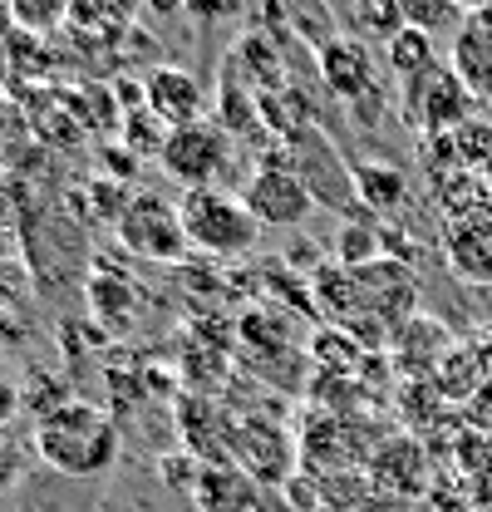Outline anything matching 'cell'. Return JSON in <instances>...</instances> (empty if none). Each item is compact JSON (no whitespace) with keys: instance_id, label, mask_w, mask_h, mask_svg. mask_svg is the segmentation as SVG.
Listing matches in <instances>:
<instances>
[{"instance_id":"cell-13","label":"cell","mask_w":492,"mask_h":512,"mask_svg":"<svg viewBox=\"0 0 492 512\" xmlns=\"http://www.w3.org/2000/svg\"><path fill=\"white\" fill-rule=\"evenodd\" d=\"M256 503H261V483L242 463H202L197 488H192L197 512H256Z\"/></svg>"},{"instance_id":"cell-19","label":"cell","mask_w":492,"mask_h":512,"mask_svg":"<svg viewBox=\"0 0 492 512\" xmlns=\"http://www.w3.org/2000/svg\"><path fill=\"white\" fill-rule=\"evenodd\" d=\"M458 463H463L468 508L492 512V439H463L458 444Z\"/></svg>"},{"instance_id":"cell-8","label":"cell","mask_w":492,"mask_h":512,"mask_svg":"<svg viewBox=\"0 0 492 512\" xmlns=\"http://www.w3.org/2000/svg\"><path fill=\"white\" fill-rule=\"evenodd\" d=\"M468 109H473V89L458 79L453 64H438L429 74L409 79V124H419L424 133H453V128L468 124Z\"/></svg>"},{"instance_id":"cell-27","label":"cell","mask_w":492,"mask_h":512,"mask_svg":"<svg viewBox=\"0 0 492 512\" xmlns=\"http://www.w3.org/2000/svg\"><path fill=\"white\" fill-rule=\"evenodd\" d=\"M20 291H25V271L15 261H0V320L20 306Z\"/></svg>"},{"instance_id":"cell-17","label":"cell","mask_w":492,"mask_h":512,"mask_svg":"<svg viewBox=\"0 0 492 512\" xmlns=\"http://www.w3.org/2000/svg\"><path fill=\"white\" fill-rule=\"evenodd\" d=\"M453 69H458V79H463L473 94H492V35L478 25V20L458 35Z\"/></svg>"},{"instance_id":"cell-21","label":"cell","mask_w":492,"mask_h":512,"mask_svg":"<svg viewBox=\"0 0 492 512\" xmlns=\"http://www.w3.org/2000/svg\"><path fill=\"white\" fill-rule=\"evenodd\" d=\"M5 10H10V25L25 35H50L74 20V0H5Z\"/></svg>"},{"instance_id":"cell-20","label":"cell","mask_w":492,"mask_h":512,"mask_svg":"<svg viewBox=\"0 0 492 512\" xmlns=\"http://www.w3.org/2000/svg\"><path fill=\"white\" fill-rule=\"evenodd\" d=\"M350 20H355L360 40H379V45H389L409 25L404 0H350Z\"/></svg>"},{"instance_id":"cell-23","label":"cell","mask_w":492,"mask_h":512,"mask_svg":"<svg viewBox=\"0 0 492 512\" xmlns=\"http://www.w3.org/2000/svg\"><path fill=\"white\" fill-rule=\"evenodd\" d=\"M340 266H350V271H360L369 261H379V232L374 227H360V222H350L345 232H340Z\"/></svg>"},{"instance_id":"cell-5","label":"cell","mask_w":492,"mask_h":512,"mask_svg":"<svg viewBox=\"0 0 492 512\" xmlns=\"http://www.w3.org/2000/svg\"><path fill=\"white\" fill-rule=\"evenodd\" d=\"M232 463H242L261 488H286L291 473H301L296 468L301 463V448H296V434H286L271 419L232 414Z\"/></svg>"},{"instance_id":"cell-28","label":"cell","mask_w":492,"mask_h":512,"mask_svg":"<svg viewBox=\"0 0 492 512\" xmlns=\"http://www.w3.org/2000/svg\"><path fill=\"white\" fill-rule=\"evenodd\" d=\"M187 15L192 20H202V25H212V20H227V15H237L242 10V0H183Z\"/></svg>"},{"instance_id":"cell-18","label":"cell","mask_w":492,"mask_h":512,"mask_svg":"<svg viewBox=\"0 0 492 512\" xmlns=\"http://www.w3.org/2000/svg\"><path fill=\"white\" fill-rule=\"evenodd\" d=\"M384 64H389L399 79H419V74L438 69L433 35H429V30H419V25H404V30H399V35L384 45Z\"/></svg>"},{"instance_id":"cell-32","label":"cell","mask_w":492,"mask_h":512,"mask_svg":"<svg viewBox=\"0 0 492 512\" xmlns=\"http://www.w3.org/2000/svg\"><path fill=\"white\" fill-rule=\"evenodd\" d=\"M0 261H20V242L10 232H0Z\"/></svg>"},{"instance_id":"cell-31","label":"cell","mask_w":492,"mask_h":512,"mask_svg":"<svg viewBox=\"0 0 492 512\" xmlns=\"http://www.w3.org/2000/svg\"><path fill=\"white\" fill-rule=\"evenodd\" d=\"M394 503H384V498H365V503H325L320 512H389Z\"/></svg>"},{"instance_id":"cell-10","label":"cell","mask_w":492,"mask_h":512,"mask_svg":"<svg viewBox=\"0 0 492 512\" xmlns=\"http://www.w3.org/2000/svg\"><path fill=\"white\" fill-rule=\"evenodd\" d=\"M320 79H325V89H330L335 99H345V104H355V109L379 94V89H374V55H369L365 40H355V35H330V40H320Z\"/></svg>"},{"instance_id":"cell-26","label":"cell","mask_w":492,"mask_h":512,"mask_svg":"<svg viewBox=\"0 0 492 512\" xmlns=\"http://www.w3.org/2000/svg\"><path fill=\"white\" fill-rule=\"evenodd\" d=\"M404 15H409V25H419V30H443L458 10L448 5V0H404Z\"/></svg>"},{"instance_id":"cell-22","label":"cell","mask_w":492,"mask_h":512,"mask_svg":"<svg viewBox=\"0 0 492 512\" xmlns=\"http://www.w3.org/2000/svg\"><path fill=\"white\" fill-rule=\"evenodd\" d=\"M123 143H128V153H138V158H158L163 143H168V124H158L148 109H143V114H123Z\"/></svg>"},{"instance_id":"cell-24","label":"cell","mask_w":492,"mask_h":512,"mask_svg":"<svg viewBox=\"0 0 492 512\" xmlns=\"http://www.w3.org/2000/svg\"><path fill=\"white\" fill-rule=\"evenodd\" d=\"M453 148L463 153V163H483V158H492V124L468 119L463 128H453Z\"/></svg>"},{"instance_id":"cell-1","label":"cell","mask_w":492,"mask_h":512,"mask_svg":"<svg viewBox=\"0 0 492 512\" xmlns=\"http://www.w3.org/2000/svg\"><path fill=\"white\" fill-rule=\"evenodd\" d=\"M35 458L60 473V478H104L119 463V424L89 404V399H64L45 419H35Z\"/></svg>"},{"instance_id":"cell-11","label":"cell","mask_w":492,"mask_h":512,"mask_svg":"<svg viewBox=\"0 0 492 512\" xmlns=\"http://www.w3.org/2000/svg\"><path fill=\"white\" fill-rule=\"evenodd\" d=\"M443 261L463 286H492V212H458L443 232Z\"/></svg>"},{"instance_id":"cell-12","label":"cell","mask_w":492,"mask_h":512,"mask_svg":"<svg viewBox=\"0 0 492 512\" xmlns=\"http://www.w3.org/2000/svg\"><path fill=\"white\" fill-rule=\"evenodd\" d=\"M178 429L183 448L197 463H232V414L207 394H178Z\"/></svg>"},{"instance_id":"cell-3","label":"cell","mask_w":492,"mask_h":512,"mask_svg":"<svg viewBox=\"0 0 492 512\" xmlns=\"http://www.w3.org/2000/svg\"><path fill=\"white\" fill-rule=\"evenodd\" d=\"M114 232H119L123 252L143 256V261H183L192 252L178 202L148 188H138L128 197V207H123V217L114 222Z\"/></svg>"},{"instance_id":"cell-16","label":"cell","mask_w":492,"mask_h":512,"mask_svg":"<svg viewBox=\"0 0 492 512\" xmlns=\"http://www.w3.org/2000/svg\"><path fill=\"white\" fill-rule=\"evenodd\" d=\"M35 217H40V202H35L30 183L20 178V168H0V232L30 242Z\"/></svg>"},{"instance_id":"cell-7","label":"cell","mask_w":492,"mask_h":512,"mask_svg":"<svg viewBox=\"0 0 492 512\" xmlns=\"http://www.w3.org/2000/svg\"><path fill=\"white\" fill-rule=\"evenodd\" d=\"M365 473L384 503H414V498H429V488H433L429 448L419 444L414 434H389V439H379L374 453H369Z\"/></svg>"},{"instance_id":"cell-15","label":"cell","mask_w":492,"mask_h":512,"mask_svg":"<svg viewBox=\"0 0 492 512\" xmlns=\"http://www.w3.org/2000/svg\"><path fill=\"white\" fill-rule=\"evenodd\" d=\"M350 188L374 212H394L404 202V192H409V178L399 168H389V163H355L350 168Z\"/></svg>"},{"instance_id":"cell-2","label":"cell","mask_w":492,"mask_h":512,"mask_svg":"<svg viewBox=\"0 0 492 512\" xmlns=\"http://www.w3.org/2000/svg\"><path fill=\"white\" fill-rule=\"evenodd\" d=\"M178 212H183L187 247L202 256H246L256 247V237H261V222L251 217V207L227 188L183 192Z\"/></svg>"},{"instance_id":"cell-29","label":"cell","mask_w":492,"mask_h":512,"mask_svg":"<svg viewBox=\"0 0 492 512\" xmlns=\"http://www.w3.org/2000/svg\"><path fill=\"white\" fill-rule=\"evenodd\" d=\"M20 444L10 439V434H0V488H10V483H20Z\"/></svg>"},{"instance_id":"cell-9","label":"cell","mask_w":492,"mask_h":512,"mask_svg":"<svg viewBox=\"0 0 492 512\" xmlns=\"http://www.w3.org/2000/svg\"><path fill=\"white\" fill-rule=\"evenodd\" d=\"M143 109L168 128H187L202 124V109H207V94H202V79L187 74L178 64H158L143 74Z\"/></svg>"},{"instance_id":"cell-14","label":"cell","mask_w":492,"mask_h":512,"mask_svg":"<svg viewBox=\"0 0 492 512\" xmlns=\"http://www.w3.org/2000/svg\"><path fill=\"white\" fill-rule=\"evenodd\" d=\"M89 311H94V325H104V330H114V335H123L128 325H133V316H138V286L123 276V271H114V266H94V276H89Z\"/></svg>"},{"instance_id":"cell-4","label":"cell","mask_w":492,"mask_h":512,"mask_svg":"<svg viewBox=\"0 0 492 512\" xmlns=\"http://www.w3.org/2000/svg\"><path fill=\"white\" fill-rule=\"evenodd\" d=\"M158 168L178 183L183 192L192 188H222V173L232 168V133L222 124H187L168 128V143L158 153Z\"/></svg>"},{"instance_id":"cell-6","label":"cell","mask_w":492,"mask_h":512,"mask_svg":"<svg viewBox=\"0 0 492 512\" xmlns=\"http://www.w3.org/2000/svg\"><path fill=\"white\" fill-rule=\"evenodd\" d=\"M242 202L251 207V217H256L261 227H301L310 212L320 207L315 192H310V183L291 168V163H281V158L261 163V168L246 178Z\"/></svg>"},{"instance_id":"cell-25","label":"cell","mask_w":492,"mask_h":512,"mask_svg":"<svg viewBox=\"0 0 492 512\" xmlns=\"http://www.w3.org/2000/svg\"><path fill=\"white\" fill-rule=\"evenodd\" d=\"M158 468H163V483H168V488H183L187 498H192L202 463H197V458H192L187 448H183V453H163V458H158Z\"/></svg>"},{"instance_id":"cell-30","label":"cell","mask_w":492,"mask_h":512,"mask_svg":"<svg viewBox=\"0 0 492 512\" xmlns=\"http://www.w3.org/2000/svg\"><path fill=\"white\" fill-rule=\"evenodd\" d=\"M20 404H25L20 384H10V380H5V370H0V434H5V424L20 414Z\"/></svg>"}]
</instances>
